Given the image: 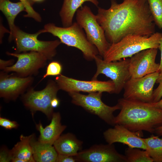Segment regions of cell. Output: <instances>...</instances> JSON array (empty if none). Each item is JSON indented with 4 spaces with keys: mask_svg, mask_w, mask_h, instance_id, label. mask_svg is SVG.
<instances>
[{
    "mask_svg": "<svg viewBox=\"0 0 162 162\" xmlns=\"http://www.w3.org/2000/svg\"><path fill=\"white\" fill-rule=\"evenodd\" d=\"M108 9L99 7L97 21L111 44L117 43L129 34L151 36L155 24L147 0H123L118 3L111 0Z\"/></svg>",
    "mask_w": 162,
    "mask_h": 162,
    "instance_id": "1",
    "label": "cell"
},
{
    "mask_svg": "<svg viewBox=\"0 0 162 162\" xmlns=\"http://www.w3.org/2000/svg\"><path fill=\"white\" fill-rule=\"evenodd\" d=\"M120 111L115 117V124L123 125L135 132L145 131L154 133L162 125V110L151 103L120 98L118 103Z\"/></svg>",
    "mask_w": 162,
    "mask_h": 162,
    "instance_id": "2",
    "label": "cell"
},
{
    "mask_svg": "<svg viewBox=\"0 0 162 162\" xmlns=\"http://www.w3.org/2000/svg\"><path fill=\"white\" fill-rule=\"evenodd\" d=\"M162 33L157 32L151 36L128 35L117 43L111 44L103 56L107 62H114L131 57L143 50L159 48Z\"/></svg>",
    "mask_w": 162,
    "mask_h": 162,
    "instance_id": "3",
    "label": "cell"
},
{
    "mask_svg": "<svg viewBox=\"0 0 162 162\" xmlns=\"http://www.w3.org/2000/svg\"><path fill=\"white\" fill-rule=\"evenodd\" d=\"M44 28L46 32L58 37L62 43L80 50L88 61L94 60L99 54L97 48L88 40L83 29L76 22L68 27H63L50 23L45 25Z\"/></svg>",
    "mask_w": 162,
    "mask_h": 162,
    "instance_id": "4",
    "label": "cell"
},
{
    "mask_svg": "<svg viewBox=\"0 0 162 162\" xmlns=\"http://www.w3.org/2000/svg\"><path fill=\"white\" fill-rule=\"evenodd\" d=\"M45 32L43 28L35 33L29 34L15 26L12 33L9 35V40H15L16 53L36 52L45 56L48 60H50L56 55V48L62 43L58 40L46 41L38 39L39 34Z\"/></svg>",
    "mask_w": 162,
    "mask_h": 162,
    "instance_id": "5",
    "label": "cell"
},
{
    "mask_svg": "<svg viewBox=\"0 0 162 162\" xmlns=\"http://www.w3.org/2000/svg\"><path fill=\"white\" fill-rule=\"evenodd\" d=\"M76 13V22L84 30L88 40L95 46L99 54L103 57L111 44L107 40L96 15L87 5L81 7Z\"/></svg>",
    "mask_w": 162,
    "mask_h": 162,
    "instance_id": "6",
    "label": "cell"
},
{
    "mask_svg": "<svg viewBox=\"0 0 162 162\" xmlns=\"http://www.w3.org/2000/svg\"><path fill=\"white\" fill-rule=\"evenodd\" d=\"M102 92H96L83 94L79 92L68 93L74 104L80 106L87 111L98 116L108 124L114 126L115 117L113 115L116 111L120 110L121 106L118 103L113 106L105 104L101 100Z\"/></svg>",
    "mask_w": 162,
    "mask_h": 162,
    "instance_id": "7",
    "label": "cell"
},
{
    "mask_svg": "<svg viewBox=\"0 0 162 162\" xmlns=\"http://www.w3.org/2000/svg\"><path fill=\"white\" fill-rule=\"evenodd\" d=\"M59 90L56 81L50 80L41 90H35L31 87L22 95V100L25 106L32 112L41 111L50 118L53 113L51 102L57 97Z\"/></svg>",
    "mask_w": 162,
    "mask_h": 162,
    "instance_id": "8",
    "label": "cell"
},
{
    "mask_svg": "<svg viewBox=\"0 0 162 162\" xmlns=\"http://www.w3.org/2000/svg\"><path fill=\"white\" fill-rule=\"evenodd\" d=\"M94 60L97 66V70L92 80H97L99 75L104 74L113 82L115 93L119 94L123 89L125 83L131 78L129 70L130 59L125 58L109 62L97 55Z\"/></svg>",
    "mask_w": 162,
    "mask_h": 162,
    "instance_id": "9",
    "label": "cell"
},
{
    "mask_svg": "<svg viewBox=\"0 0 162 162\" xmlns=\"http://www.w3.org/2000/svg\"><path fill=\"white\" fill-rule=\"evenodd\" d=\"M7 55L17 58L16 62L12 66L4 68L3 71L13 72L21 77H27L36 75L39 69L47 64V58L38 52L29 51L22 53L6 52Z\"/></svg>",
    "mask_w": 162,
    "mask_h": 162,
    "instance_id": "10",
    "label": "cell"
},
{
    "mask_svg": "<svg viewBox=\"0 0 162 162\" xmlns=\"http://www.w3.org/2000/svg\"><path fill=\"white\" fill-rule=\"evenodd\" d=\"M159 73L158 71L140 78H130L124 86L123 98L132 100L152 102L153 87Z\"/></svg>",
    "mask_w": 162,
    "mask_h": 162,
    "instance_id": "11",
    "label": "cell"
},
{
    "mask_svg": "<svg viewBox=\"0 0 162 162\" xmlns=\"http://www.w3.org/2000/svg\"><path fill=\"white\" fill-rule=\"evenodd\" d=\"M55 81L60 90L65 91L68 93L80 92L88 93L99 92L115 93V85L112 80H81L61 74L56 77Z\"/></svg>",
    "mask_w": 162,
    "mask_h": 162,
    "instance_id": "12",
    "label": "cell"
},
{
    "mask_svg": "<svg viewBox=\"0 0 162 162\" xmlns=\"http://www.w3.org/2000/svg\"><path fill=\"white\" fill-rule=\"evenodd\" d=\"M32 76L21 77L14 73L2 70L0 73V96L7 100H16L31 87L34 81Z\"/></svg>",
    "mask_w": 162,
    "mask_h": 162,
    "instance_id": "13",
    "label": "cell"
},
{
    "mask_svg": "<svg viewBox=\"0 0 162 162\" xmlns=\"http://www.w3.org/2000/svg\"><path fill=\"white\" fill-rule=\"evenodd\" d=\"M75 156L80 162H127L125 155L118 152L113 144L108 143L94 145Z\"/></svg>",
    "mask_w": 162,
    "mask_h": 162,
    "instance_id": "14",
    "label": "cell"
},
{
    "mask_svg": "<svg viewBox=\"0 0 162 162\" xmlns=\"http://www.w3.org/2000/svg\"><path fill=\"white\" fill-rule=\"evenodd\" d=\"M157 52V49H148L130 57L129 70L131 78H140L158 71L160 64L155 62Z\"/></svg>",
    "mask_w": 162,
    "mask_h": 162,
    "instance_id": "15",
    "label": "cell"
},
{
    "mask_svg": "<svg viewBox=\"0 0 162 162\" xmlns=\"http://www.w3.org/2000/svg\"><path fill=\"white\" fill-rule=\"evenodd\" d=\"M140 132H132L123 125L116 124L103 133L105 140L108 144L119 142L128 147L146 150V146L143 138L140 136Z\"/></svg>",
    "mask_w": 162,
    "mask_h": 162,
    "instance_id": "16",
    "label": "cell"
},
{
    "mask_svg": "<svg viewBox=\"0 0 162 162\" xmlns=\"http://www.w3.org/2000/svg\"><path fill=\"white\" fill-rule=\"evenodd\" d=\"M61 121L60 113L53 112L50 124L45 128L40 123L36 124V128L40 134L38 140L53 145L66 128V126L62 124Z\"/></svg>",
    "mask_w": 162,
    "mask_h": 162,
    "instance_id": "17",
    "label": "cell"
},
{
    "mask_svg": "<svg viewBox=\"0 0 162 162\" xmlns=\"http://www.w3.org/2000/svg\"><path fill=\"white\" fill-rule=\"evenodd\" d=\"M82 142L70 133L60 136L53 145L58 154L76 156L81 149Z\"/></svg>",
    "mask_w": 162,
    "mask_h": 162,
    "instance_id": "18",
    "label": "cell"
},
{
    "mask_svg": "<svg viewBox=\"0 0 162 162\" xmlns=\"http://www.w3.org/2000/svg\"><path fill=\"white\" fill-rule=\"evenodd\" d=\"M31 145L35 162H56L58 154L52 145L36 141L34 134L31 138Z\"/></svg>",
    "mask_w": 162,
    "mask_h": 162,
    "instance_id": "19",
    "label": "cell"
},
{
    "mask_svg": "<svg viewBox=\"0 0 162 162\" xmlns=\"http://www.w3.org/2000/svg\"><path fill=\"white\" fill-rule=\"evenodd\" d=\"M89 2L98 6L99 2L97 0H64L59 12L63 27L71 25L75 14L85 2Z\"/></svg>",
    "mask_w": 162,
    "mask_h": 162,
    "instance_id": "20",
    "label": "cell"
},
{
    "mask_svg": "<svg viewBox=\"0 0 162 162\" xmlns=\"http://www.w3.org/2000/svg\"><path fill=\"white\" fill-rule=\"evenodd\" d=\"M32 135L33 134L28 136H25L22 135L20 136V141L10 151L12 159H20L25 162H35L33 157L32 149L31 145Z\"/></svg>",
    "mask_w": 162,
    "mask_h": 162,
    "instance_id": "21",
    "label": "cell"
},
{
    "mask_svg": "<svg viewBox=\"0 0 162 162\" xmlns=\"http://www.w3.org/2000/svg\"><path fill=\"white\" fill-rule=\"evenodd\" d=\"M0 9L7 19L10 35L15 26L14 23L15 18L20 13L25 11V7L20 1L14 3L9 0H0Z\"/></svg>",
    "mask_w": 162,
    "mask_h": 162,
    "instance_id": "22",
    "label": "cell"
},
{
    "mask_svg": "<svg viewBox=\"0 0 162 162\" xmlns=\"http://www.w3.org/2000/svg\"><path fill=\"white\" fill-rule=\"evenodd\" d=\"M146 150L154 162H162V139L153 135L143 138Z\"/></svg>",
    "mask_w": 162,
    "mask_h": 162,
    "instance_id": "23",
    "label": "cell"
},
{
    "mask_svg": "<svg viewBox=\"0 0 162 162\" xmlns=\"http://www.w3.org/2000/svg\"><path fill=\"white\" fill-rule=\"evenodd\" d=\"M127 162H153V160L146 150L128 147L125 150Z\"/></svg>",
    "mask_w": 162,
    "mask_h": 162,
    "instance_id": "24",
    "label": "cell"
},
{
    "mask_svg": "<svg viewBox=\"0 0 162 162\" xmlns=\"http://www.w3.org/2000/svg\"><path fill=\"white\" fill-rule=\"evenodd\" d=\"M154 22L162 29V0H147Z\"/></svg>",
    "mask_w": 162,
    "mask_h": 162,
    "instance_id": "25",
    "label": "cell"
},
{
    "mask_svg": "<svg viewBox=\"0 0 162 162\" xmlns=\"http://www.w3.org/2000/svg\"><path fill=\"white\" fill-rule=\"evenodd\" d=\"M62 67L61 64L56 61H53L47 66L46 72L39 82L49 76H58L61 74Z\"/></svg>",
    "mask_w": 162,
    "mask_h": 162,
    "instance_id": "26",
    "label": "cell"
},
{
    "mask_svg": "<svg viewBox=\"0 0 162 162\" xmlns=\"http://www.w3.org/2000/svg\"><path fill=\"white\" fill-rule=\"evenodd\" d=\"M24 4L26 14L24 15L25 17H30L33 19L35 20L40 22L41 18L40 15L36 12L32 6V5L28 0H20Z\"/></svg>",
    "mask_w": 162,
    "mask_h": 162,
    "instance_id": "27",
    "label": "cell"
},
{
    "mask_svg": "<svg viewBox=\"0 0 162 162\" xmlns=\"http://www.w3.org/2000/svg\"><path fill=\"white\" fill-rule=\"evenodd\" d=\"M156 83H158L159 85L153 90L152 102L159 101L162 97V72L159 73Z\"/></svg>",
    "mask_w": 162,
    "mask_h": 162,
    "instance_id": "28",
    "label": "cell"
},
{
    "mask_svg": "<svg viewBox=\"0 0 162 162\" xmlns=\"http://www.w3.org/2000/svg\"><path fill=\"white\" fill-rule=\"evenodd\" d=\"M0 125L6 129L11 130L17 128L18 124L15 121H11L6 118L0 117Z\"/></svg>",
    "mask_w": 162,
    "mask_h": 162,
    "instance_id": "29",
    "label": "cell"
},
{
    "mask_svg": "<svg viewBox=\"0 0 162 162\" xmlns=\"http://www.w3.org/2000/svg\"><path fill=\"white\" fill-rule=\"evenodd\" d=\"M12 157L10 151L3 149L1 151L0 153V162H9L12 161Z\"/></svg>",
    "mask_w": 162,
    "mask_h": 162,
    "instance_id": "30",
    "label": "cell"
},
{
    "mask_svg": "<svg viewBox=\"0 0 162 162\" xmlns=\"http://www.w3.org/2000/svg\"><path fill=\"white\" fill-rule=\"evenodd\" d=\"M75 156L58 154L56 162H75L77 161Z\"/></svg>",
    "mask_w": 162,
    "mask_h": 162,
    "instance_id": "31",
    "label": "cell"
},
{
    "mask_svg": "<svg viewBox=\"0 0 162 162\" xmlns=\"http://www.w3.org/2000/svg\"><path fill=\"white\" fill-rule=\"evenodd\" d=\"M14 61L13 59L5 61L0 59V69L3 70L6 67L12 66L14 64Z\"/></svg>",
    "mask_w": 162,
    "mask_h": 162,
    "instance_id": "32",
    "label": "cell"
},
{
    "mask_svg": "<svg viewBox=\"0 0 162 162\" xmlns=\"http://www.w3.org/2000/svg\"><path fill=\"white\" fill-rule=\"evenodd\" d=\"M158 48L160 49V51L161 58L160 62V66L158 71L160 73L162 72V37L160 39V41L159 45Z\"/></svg>",
    "mask_w": 162,
    "mask_h": 162,
    "instance_id": "33",
    "label": "cell"
},
{
    "mask_svg": "<svg viewBox=\"0 0 162 162\" xmlns=\"http://www.w3.org/2000/svg\"><path fill=\"white\" fill-rule=\"evenodd\" d=\"M59 100L57 98H54L52 100L51 103L52 106L54 108L57 107L59 104Z\"/></svg>",
    "mask_w": 162,
    "mask_h": 162,
    "instance_id": "34",
    "label": "cell"
},
{
    "mask_svg": "<svg viewBox=\"0 0 162 162\" xmlns=\"http://www.w3.org/2000/svg\"><path fill=\"white\" fill-rule=\"evenodd\" d=\"M153 106L162 110V99L156 102H151Z\"/></svg>",
    "mask_w": 162,
    "mask_h": 162,
    "instance_id": "35",
    "label": "cell"
},
{
    "mask_svg": "<svg viewBox=\"0 0 162 162\" xmlns=\"http://www.w3.org/2000/svg\"><path fill=\"white\" fill-rule=\"evenodd\" d=\"M154 133L158 136H162V125L157 128L155 130Z\"/></svg>",
    "mask_w": 162,
    "mask_h": 162,
    "instance_id": "36",
    "label": "cell"
},
{
    "mask_svg": "<svg viewBox=\"0 0 162 162\" xmlns=\"http://www.w3.org/2000/svg\"><path fill=\"white\" fill-rule=\"evenodd\" d=\"M32 5V4L35 2H42L44 0H28Z\"/></svg>",
    "mask_w": 162,
    "mask_h": 162,
    "instance_id": "37",
    "label": "cell"
}]
</instances>
